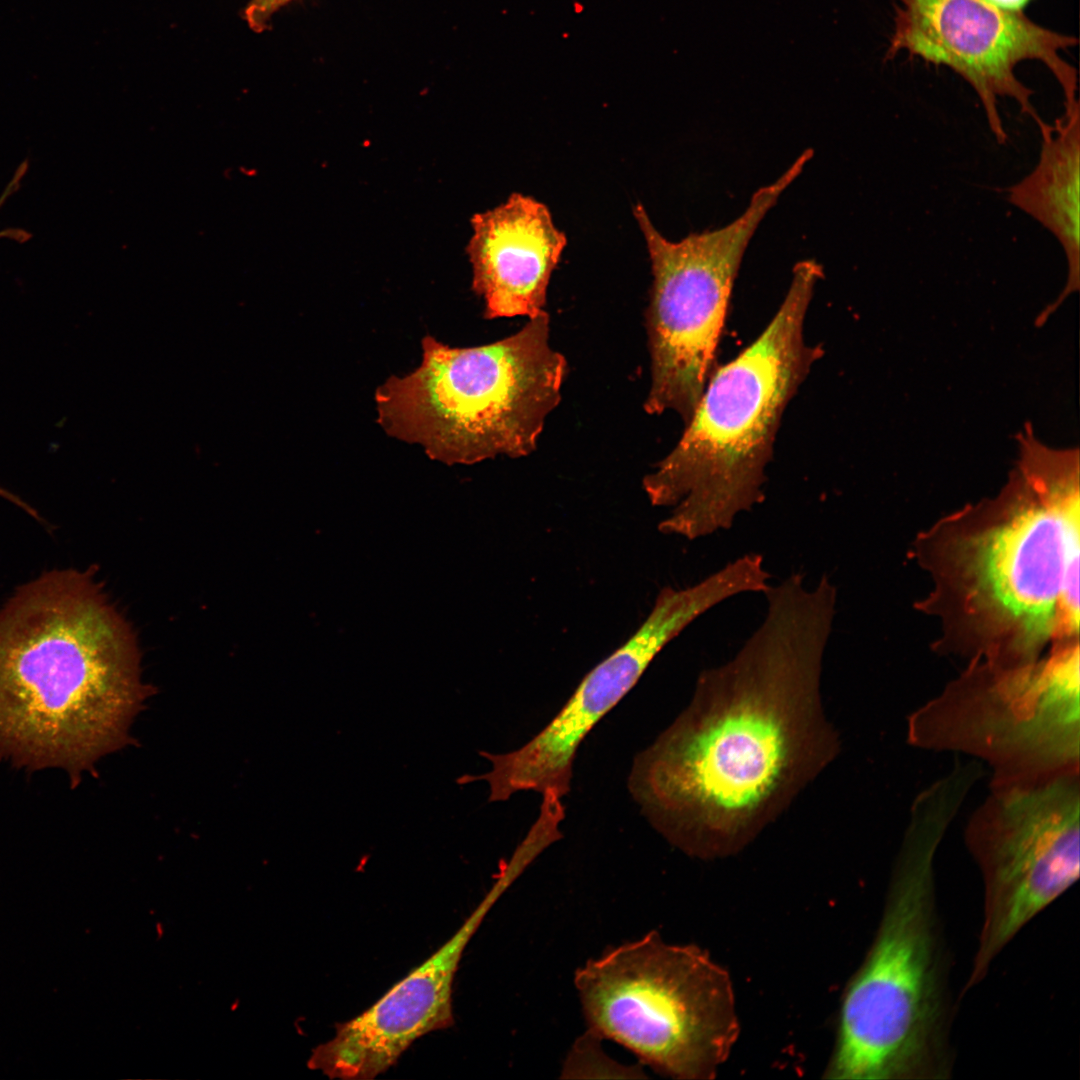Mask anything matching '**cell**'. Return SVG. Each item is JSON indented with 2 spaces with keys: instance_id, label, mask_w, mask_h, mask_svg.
Listing matches in <instances>:
<instances>
[{
  "instance_id": "6da1fadb",
  "label": "cell",
  "mask_w": 1080,
  "mask_h": 1080,
  "mask_svg": "<svg viewBox=\"0 0 1080 1080\" xmlns=\"http://www.w3.org/2000/svg\"><path fill=\"white\" fill-rule=\"evenodd\" d=\"M763 594L765 617L728 662L697 678L689 705L633 760L628 788L671 845L735 854L840 752L823 710L837 588L794 573Z\"/></svg>"
},
{
  "instance_id": "7a4b0ae2",
  "label": "cell",
  "mask_w": 1080,
  "mask_h": 1080,
  "mask_svg": "<svg viewBox=\"0 0 1080 1080\" xmlns=\"http://www.w3.org/2000/svg\"><path fill=\"white\" fill-rule=\"evenodd\" d=\"M134 633L89 571L46 572L0 610V753L79 773L129 743L151 693Z\"/></svg>"
},
{
  "instance_id": "3957f363",
  "label": "cell",
  "mask_w": 1080,
  "mask_h": 1080,
  "mask_svg": "<svg viewBox=\"0 0 1080 1080\" xmlns=\"http://www.w3.org/2000/svg\"><path fill=\"white\" fill-rule=\"evenodd\" d=\"M964 802L946 779L913 799L875 938L842 998L826 1078H950L952 1006L934 862Z\"/></svg>"
},
{
  "instance_id": "277c9868",
  "label": "cell",
  "mask_w": 1080,
  "mask_h": 1080,
  "mask_svg": "<svg viewBox=\"0 0 1080 1080\" xmlns=\"http://www.w3.org/2000/svg\"><path fill=\"white\" fill-rule=\"evenodd\" d=\"M814 259L798 262L788 290L761 333L715 368L675 447L643 478L653 506L672 507L658 530L693 541L731 529L765 500L766 468L788 404L822 357L804 336Z\"/></svg>"
},
{
  "instance_id": "5b68a950",
  "label": "cell",
  "mask_w": 1080,
  "mask_h": 1080,
  "mask_svg": "<svg viewBox=\"0 0 1080 1080\" xmlns=\"http://www.w3.org/2000/svg\"><path fill=\"white\" fill-rule=\"evenodd\" d=\"M1012 488L973 512L977 522L945 527L935 567L976 636L972 660L1005 667L1033 663L1079 630L1078 468L1025 465Z\"/></svg>"
},
{
  "instance_id": "8992f818",
  "label": "cell",
  "mask_w": 1080,
  "mask_h": 1080,
  "mask_svg": "<svg viewBox=\"0 0 1080 1080\" xmlns=\"http://www.w3.org/2000/svg\"><path fill=\"white\" fill-rule=\"evenodd\" d=\"M567 371L545 310L487 345L453 348L426 336L421 364L378 387L377 421L448 465L527 456L561 400Z\"/></svg>"
},
{
  "instance_id": "52a82bcc",
  "label": "cell",
  "mask_w": 1080,
  "mask_h": 1080,
  "mask_svg": "<svg viewBox=\"0 0 1080 1080\" xmlns=\"http://www.w3.org/2000/svg\"><path fill=\"white\" fill-rule=\"evenodd\" d=\"M574 984L587 1030L662 1075L713 1078L739 1034L727 971L701 948L667 943L657 931L588 960Z\"/></svg>"
},
{
  "instance_id": "ba28073f",
  "label": "cell",
  "mask_w": 1080,
  "mask_h": 1080,
  "mask_svg": "<svg viewBox=\"0 0 1080 1080\" xmlns=\"http://www.w3.org/2000/svg\"><path fill=\"white\" fill-rule=\"evenodd\" d=\"M906 740L918 749L986 762L993 770L990 785L1080 772L1078 641L1022 666L972 660L908 715Z\"/></svg>"
},
{
  "instance_id": "9c48e42d",
  "label": "cell",
  "mask_w": 1080,
  "mask_h": 1080,
  "mask_svg": "<svg viewBox=\"0 0 1080 1080\" xmlns=\"http://www.w3.org/2000/svg\"><path fill=\"white\" fill-rule=\"evenodd\" d=\"M809 159L801 154L769 185L755 191L745 211L714 230L670 241L643 205L633 213L643 233L653 281L646 310L651 383L644 409L692 416L714 371L717 346L745 251L768 211Z\"/></svg>"
},
{
  "instance_id": "30bf717a",
  "label": "cell",
  "mask_w": 1080,
  "mask_h": 1080,
  "mask_svg": "<svg viewBox=\"0 0 1080 1080\" xmlns=\"http://www.w3.org/2000/svg\"><path fill=\"white\" fill-rule=\"evenodd\" d=\"M964 841L981 874L983 918L963 993L1080 873V772L990 785Z\"/></svg>"
},
{
  "instance_id": "8fae6325",
  "label": "cell",
  "mask_w": 1080,
  "mask_h": 1080,
  "mask_svg": "<svg viewBox=\"0 0 1080 1080\" xmlns=\"http://www.w3.org/2000/svg\"><path fill=\"white\" fill-rule=\"evenodd\" d=\"M886 59L905 51L910 57L949 67L977 93L997 142L1007 133L998 97L1016 101L1038 127L1045 121L1033 107V91L1015 74L1024 60L1045 64L1063 90L1065 111L1079 106L1077 73L1061 52L1077 39L1044 28L1023 12L1001 10L984 0H897Z\"/></svg>"
},
{
  "instance_id": "7c38bea8",
  "label": "cell",
  "mask_w": 1080,
  "mask_h": 1080,
  "mask_svg": "<svg viewBox=\"0 0 1080 1080\" xmlns=\"http://www.w3.org/2000/svg\"><path fill=\"white\" fill-rule=\"evenodd\" d=\"M698 617V604L689 593L663 588L641 626L586 674L537 735L510 752H479L491 762L492 769L481 775H463L461 782L486 781L489 802L506 801L522 791L565 796L577 750L586 735L635 686L657 654Z\"/></svg>"
},
{
  "instance_id": "4fadbf2b",
  "label": "cell",
  "mask_w": 1080,
  "mask_h": 1080,
  "mask_svg": "<svg viewBox=\"0 0 1080 1080\" xmlns=\"http://www.w3.org/2000/svg\"><path fill=\"white\" fill-rule=\"evenodd\" d=\"M522 874L514 860L500 864L490 890L457 932L360 1015L336 1025L308 1066L329 1078L373 1079L393 1066L423 1035L453 1023L452 989L460 959L484 917Z\"/></svg>"
},
{
  "instance_id": "5bb4252c",
  "label": "cell",
  "mask_w": 1080,
  "mask_h": 1080,
  "mask_svg": "<svg viewBox=\"0 0 1080 1080\" xmlns=\"http://www.w3.org/2000/svg\"><path fill=\"white\" fill-rule=\"evenodd\" d=\"M471 225L466 251L484 317L532 318L544 311L551 275L567 244L548 207L512 193L499 206L475 214Z\"/></svg>"
},
{
  "instance_id": "9a60e30c",
  "label": "cell",
  "mask_w": 1080,
  "mask_h": 1080,
  "mask_svg": "<svg viewBox=\"0 0 1080 1080\" xmlns=\"http://www.w3.org/2000/svg\"><path fill=\"white\" fill-rule=\"evenodd\" d=\"M1079 114L1076 108L1053 125L1039 128L1042 144L1037 165L1007 191L1009 202L1042 224L1062 246L1068 278L1061 298L1079 287Z\"/></svg>"
},
{
  "instance_id": "2e32d148",
  "label": "cell",
  "mask_w": 1080,
  "mask_h": 1080,
  "mask_svg": "<svg viewBox=\"0 0 1080 1080\" xmlns=\"http://www.w3.org/2000/svg\"><path fill=\"white\" fill-rule=\"evenodd\" d=\"M601 1038L586 1031L578 1038L562 1069V1078H641L640 1067L624 1066L610 1059L601 1048Z\"/></svg>"
},
{
  "instance_id": "e0dca14e",
  "label": "cell",
  "mask_w": 1080,
  "mask_h": 1080,
  "mask_svg": "<svg viewBox=\"0 0 1080 1080\" xmlns=\"http://www.w3.org/2000/svg\"><path fill=\"white\" fill-rule=\"evenodd\" d=\"M294 0H251L244 10L243 17L255 32L266 29L271 17L281 8Z\"/></svg>"
},
{
  "instance_id": "ac0fdd59",
  "label": "cell",
  "mask_w": 1080,
  "mask_h": 1080,
  "mask_svg": "<svg viewBox=\"0 0 1080 1080\" xmlns=\"http://www.w3.org/2000/svg\"><path fill=\"white\" fill-rule=\"evenodd\" d=\"M24 173L21 170H17L12 180L7 185L3 194L0 197V209L9 196L16 191L20 184V180ZM0 238H10L16 241H25L29 238L27 232L18 229H5L0 231Z\"/></svg>"
},
{
  "instance_id": "d6986e66",
  "label": "cell",
  "mask_w": 1080,
  "mask_h": 1080,
  "mask_svg": "<svg viewBox=\"0 0 1080 1080\" xmlns=\"http://www.w3.org/2000/svg\"><path fill=\"white\" fill-rule=\"evenodd\" d=\"M987 3L1009 12H1022L1030 0H984Z\"/></svg>"
},
{
  "instance_id": "ffe728a7",
  "label": "cell",
  "mask_w": 1080,
  "mask_h": 1080,
  "mask_svg": "<svg viewBox=\"0 0 1080 1080\" xmlns=\"http://www.w3.org/2000/svg\"><path fill=\"white\" fill-rule=\"evenodd\" d=\"M3 493H4V489H3V487L0 486V495H2Z\"/></svg>"
}]
</instances>
